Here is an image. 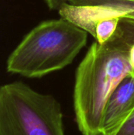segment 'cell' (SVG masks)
<instances>
[{"instance_id":"2","label":"cell","mask_w":134,"mask_h":135,"mask_svg":"<svg viewBox=\"0 0 134 135\" xmlns=\"http://www.w3.org/2000/svg\"><path fill=\"white\" fill-rule=\"evenodd\" d=\"M88 32L60 18L32 29L12 51L6 71L28 78H42L70 64L87 43Z\"/></svg>"},{"instance_id":"3","label":"cell","mask_w":134,"mask_h":135,"mask_svg":"<svg viewBox=\"0 0 134 135\" xmlns=\"http://www.w3.org/2000/svg\"><path fill=\"white\" fill-rule=\"evenodd\" d=\"M0 135H65L59 102L21 81L0 85Z\"/></svg>"},{"instance_id":"7","label":"cell","mask_w":134,"mask_h":135,"mask_svg":"<svg viewBox=\"0 0 134 135\" xmlns=\"http://www.w3.org/2000/svg\"><path fill=\"white\" fill-rule=\"evenodd\" d=\"M69 0H45L47 6L51 9L59 10V9L66 3L68 2Z\"/></svg>"},{"instance_id":"4","label":"cell","mask_w":134,"mask_h":135,"mask_svg":"<svg viewBox=\"0 0 134 135\" xmlns=\"http://www.w3.org/2000/svg\"><path fill=\"white\" fill-rule=\"evenodd\" d=\"M134 111V71L117 85L105 104L101 135H115Z\"/></svg>"},{"instance_id":"5","label":"cell","mask_w":134,"mask_h":135,"mask_svg":"<svg viewBox=\"0 0 134 135\" xmlns=\"http://www.w3.org/2000/svg\"><path fill=\"white\" fill-rule=\"evenodd\" d=\"M67 3L88 6L100 17H125L134 19V0H69Z\"/></svg>"},{"instance_id":"6","label":"cell","mask_w":134,"mask_h":135,"mask_svg":"<svg viewBox=\"0 0 134 135\" xmlns=\"http://www.w3.org/2000/svg\"><path fill=\"white\" fill-rule=\"evenodd\" d=\"M115 135H134V111Z\"/></svg>"},{"instance_id":"1","label":"cell","mask_w":134,"mask_h":135,"mask_svg":"<svg viewBox=\"0 0 134 135\" xmlns=\"http://www.w3.org/2000/svg\"><path fill=\"white\" fill-rule=\"evenodd\" d=\"M134 47V19L121 17L114 35L105 43L92 44L77 67L73 90L76 121L83 135H101L105 104L129 74Z\"/></svg>"}]
</instances>
